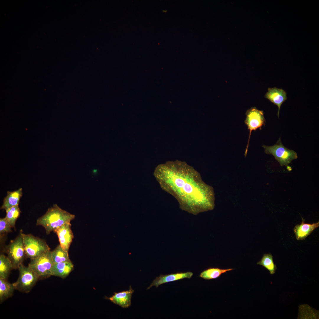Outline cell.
<instances>
[{"instance_id": "obj_3", "label": "cell", "mask_w": 319, "mask_h": 319, "mask_svg": "<svg viewBox=\"0 0 319 319\" xmlns=\"http://www.w3.org/2000/svg\"><path fill=\"white\" fill-rule=\"evenodd\" d=\"M262 147L264 149L265 152L274 156L281 166L287 167L293 160L297 158V153L294 151L289 149L283 145L280 138L274 145H263Z\"/></svg>"}, {"instance_id": "obj_12", "label": "cell", "mask_w": 319, "mask_h": 319, "mask_svg": "<svg viewBox=\"0 0 319 319\" xmlns=\"http://www.w3.org/2000/svg\"><path fill=\"white\" fill-rule=\"evenodd\" d=\"M302 221L300 224L296 225L294 228V233L297 240L305 239L316 228L319 226V222L312 224L305 223V219L302 217Z\"/></svg>"}, {"instance_id": "obj_20", "label": "cell", "mask_w": 319, "mask_h": 319, "mask_svg": "<svg viewBox=\"0 0 319 319\" xmlns=\"http://www.w3.org/2000/svg\"><path fill=\"white\" fill-rule=\"evenodd\" d=\"M273 258V256L271 253L264 254L257 264L263 266L269 271L270 274H273L276 272L277 267L274 262Z\"/></svg>"}, {"instance_id": "obj_22", "label": "cell", "mask_w": 319, "mask_h": 319, "mask_svg": "<svg viewBox=\"0 0 319 319\" xmlns=\"http://www.w3.org/2000/svg\"><path fill=\"white\" fill-rule=\"evenodd\" d=\"M12 227L5 218L0 219V234H1L12 232Z\"/></svg>"}, {"instance_id": "obj_14", "label": "cell", "mask_w": 319, "mask_h": 319, "mask_svg": "<svg viewBox=\"0 0 319 319\" xmlns=\"http://www.w3.org/2000/svg\"><path fill=\"white\" fill-rule=\"evenodd\" d=\"M74 267L71 261L54 263L51 270V275L65 278L73 270Z\"/></svg>"}, {"instance_id": "obj_6", "label": "cell", "mask_w": 319, "mask_h": 319, "mask_svg": "<svg viewBox=\"0 0 319 319\" xmlns=\"http://www.w3.org/2000/svg\"><path fill=\"white\" fill-rule=\"evenodd\" d=\"M18 269L19 271V278L13 284L15 289L28 293L34 286L39 277L29 267L25 266L22 263L19 265Z\"/></svg>"}, {"instance_id": "obj_4", "label": "cell", "mask_w": 319, "mask_h": 319, "mask_svg": "<svg viewBox=\"0 0 319 319\" xmlns=\"http://www.w3.org/2000/svg\"><path fill=\"white\" fill-rule=\"evenodd\" d=\"M25 255L31 259L50 250V248L43 240L32 234L22 233Z\"/></svg>"}, {"instance_id": "obj_5", "label": "cell", "mask_w": 319, "mask_h": 319, "mask_svg": "<svg viewBox=\"0 0 319 319\" xmlns=\"http://www.w3.org/2000/svg\"><path fill=\"white\" fill-rule=\"evenodd\" d=\"M53 264L51 251L49 250L31 259L28 266L37 274L39 278H42L51 275V270Z\"/></svg>"}, {"instance_id": "obj_2", "label": "cell", "mask_w": 319, "mask_h": 319, "mask_svg": "<svg viewBox=\"0 0 319 319\" xmlns=\"http://www.w3.org/2000/svg\"><path fill=\"white\" fill-rule=\"evenodd\" d=\"M75 218V215L59 207L54 204L48 209L46 213L38 218L36 225L43 227L47 235L66 223H70Z\"/></svg>"}, {"instance_id": "obj_11", "label": "cell", "mask_w": 319, "mask_h": 319, "mask_svg": "<svg viewBox=\"0 0 319 319\" xmlns=\"http://www.w3.org/2000/svg\"><path fill=\"white\" fill-rule=\"evenodd\" d=\"M134 291L131 286L129 290L119 292H114V294L108 298L111 302L118 305L123 308H127L131 305V299Z\"/></svg>"}, {"instance_id": "obj_21", "label": "cell", "mask_w": 319, "mask_h": 319, "mask_svg": "<svg viewBox=\"0 0 319 319\" xmlns=\"http://www.w3.org/2000/svg\"><path fill=\"white\" fill-rule=\"evenodd\" d=\"M21 212L18 205L11 208L6 212L5 218L12 227L15 228L16 221Z\"/></svg>"}, {"instance_id": "obj_19", "label": "cell", "mask_w": 319, "mask_h": 319, "mask_svg": "<svg viewBox=\"0 0 319 319\" xmlns=\"http://www.w3.org/2000/svg\"><path fill=\"white\" fill-rule=\"evenodd\" d=\"M51 256L54 263L71 261L68 252L64 250L60 245L51 251Z\"/></svg>"}, {"instance_id": "obj_1", "label": "cell", "mask_w": 319, "mask_h": 319, "mask_svg": "<svg viewBox=\"0 0 319 319\" xmlns=\"http://www.w3.org/2000/svg\"><path fill=\"white\" fill-rule=\"evenodd\" d=\"M155 175L163 189L177 199L182 209L196 214L214 209L213 189L192 168L183 164L168 163L159 166Z\"/></svg>"}, {"instance_id": "obj_9", "label": "cell", "mask_w": 319, "mask_h": 319, "mask_svg": "<svg viewBox=\"0 0 319 319\" xmlns=\"http://www.w3.org/2000/svg\"><path fill=\"white\" fill-rule=\"evenodd\" d=\"M71 226L70 223H66L54 231L58 236L60 245L62 248L68 252L74 237Z\"/></svg>"}, {"instance_id": "obj_8", "label": "cell", "mask_w": 319, "mask_h": 319, "mask_svg": "<svg viewBox=\"0 0 319 319\" xmlns=\"http://www.w3.org/2000/svg\"><path fill=\"white\" fill-rule=\"evenodd\" d=\"M245 114L246 118L245 123L247 126L248 129L250 131V133L245 151V156L247 152L252 131H255L258 128H261L263 125L265 124V120L263 111L258 109L255 107H252L248 110L246 111Z\"/></svg>"}, {"instance_id": "obj_10", "label": "cell", "mask_w": 319, "mask_h": 319, "mask_svg": "<svg viewBox=\"0 0 319 319\" xmlns=\"http://www.w3.org/2000/svg\"><path fill=\"white\" fill-rule=\"evenodd\" d=\"M193 274V273L191 272H178L166 275L161 274L159 276L157 277L153 280L147 289H149L153 286H155L156 287H157L159 285L164 283L185 278L190 279L192 277Z\"/></svg>"}, {"instance_id": "obj_13", "label": "cell", "mask_w": 319, "mask_h": 319, "mask_svg": "<svg viewBox=\"0 0 319 319\" xmlns=\"http://www.w3.org/2000/svg\"><path fill=\"white\" fill-rule=\"evenodd\" d=\"M265 97L278 107L277 116L279 118L281 106L287 99L286 92L282 89L276 87L269 88Z\"/></svg>"}, {"instance_id": "obj_15", "label": "cell", "mask_w": 319, "mask_h": 319, "mask_svg": "<svg viewBox=\"0 0 319 319\" xmlns=\"http://www.w3.org/2000/svg\"><path fill=\"white\" fill-rule=\"evenodd\" d=\"M22 188H20L15 191H8L7 196L4 198L1 209H4L6 212L11 208L18 205L22 195Z\"/></svg>"}, {"instance_id": "obj_18", "label": "cell", "mask_w": 319, "mask_h": 319, "mask_svg": "<svg viewBox=\"0 0 319 319\" xmlns=\"http://www.w3.org/2000/svg\"><path fill=\"white\" fill-rule=\"evenodd\" d=\"M233 269L231 268L222 269L217 268H211L203 271L199 276L205 280L215 279L219 277L222 274Z\"/></svg>"}, {"instance_id": "obj_16", "label": "cell", "mask_w": 319, "mask_h": 319, "mask_svg": "<svg viewBox=\"0 0 319 319\" xmlns=\"http://www.w3.org/2000/svg\"><path fill=\"white\" fill-rule=\"evenodd\" d=\"M13 268L12 263L4 254L0 256V279L6 280L11 270Z\"/></svg>"}, {"instance_id": "obj_17", "label": "cell", "mask_w": 319, "mask_h": 319, "mask_svg": "<svg viewBox=\"0 0 319 319\" xmlns=\"http://www.w3.org/2000/svg\"><path fill=\"white\" fill-rule=\"evenodd\" d=\"M15 289L13 284L6 280L0 279V301L1 303L11 297Z\"/></svg>"}, {"instance_id": "obj_7", "label": "cell", "mask_w": 319, "mask_h": 319, "mask_svg": "<svg viewBox=\"0 0 319 319\" xmlns=\"http://www.w3.org/2000/svg\"><path fill=\"white\" fill-rule=\"evenodd\" d=\"M6 253L12 263L13 269L18 268L25 255L22 233L7 246Z\"/></svg>"}]
</instances>
